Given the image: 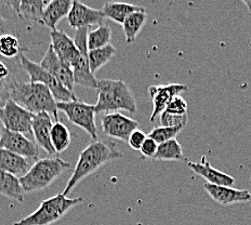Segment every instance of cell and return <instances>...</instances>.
Segmentation results:
<instances>
[{
  "instance_id": "5",
  "label": "cell",
  "mask_w": 251,
  "mask_h": 225,
  "mask_svg": "<svg viewBox=\"0 0 251 225\" xmlns=\"http://www.w3.org/2000/svg\"><path fill=\"white\" fill-rule=\"evenodd\" d=\"M82 201V197L71 198L57 194L44 200L33 213L14 222L13 225H50L59 221L73 207Z\"/></svg>"
},
{
  "instance_id": "3",
  "label": "cell",
  "mask_w": 251,
  "mask_h": 225,
  "mask_svg": "<svg viewBox=\"0 0 251 225\" xmlns=\"http://www.w3.org/2000/svg\"><path fill=\"white\" fill-rule=\"evenodd\" d=\"M98 102L94 105L96 114L127 111L137 113V102L130 87L123 80H98Z\"/></svg>"
},
{
  "instance_id": "8",
  "label": "cell",
  "mask_w": 251,
  "mask_h": 225,
  "mask_svg": "<svg viewBox=\"0 0 251 225\" xmlns=\"http://www.w3.org/2000/svg\"><path fill=\"white\" fill-rule=\"evenodd\" d=\"M57 109L64 113L72 124L85 130L90 135L91 139L97 141L98 130L96 125V109H94V105L77 100L57 103Z\"/></svg>"
},
{
  "instance_id": "17",
  "label": "cell",
  "mask_w": 251,
  "mask_h": 225,
  "mask_svg": "<svg viewBox=\"0 0 251 225\" xmlns=\"http://www.w3.org/2000/svg\"><path fill=\"white\" fill-rule=\"evenodd\" d=\"M203 188L214 201L222 206L227 207L251 200V194L247 190H237L232 186H220L209 183H206Z\"/></svg>"
},
{
  "instance_id": "21",
  "label": "cell",
  "mask_w": 251,
  "mask_h": 225,
  "mask_svg": "<svg viewBox=\"0 0 251 225\" xmlns=\"http://www.w3.org/2000/svg\"><path fill=\"white\" fill-rule=\"evenodd\" d=\"M73 1L71 0H52L46 7L43 17V25L52 30H56L57 23L69 15Z\"/></svg>"
},
{
  "instance_id": "14",
  "label": "cell",
  "mask_w": 251,
  "mask_h": 225,
  "mask_svg": "<svg viewBox=\"0 0 251 225\" xmlns=\"http://www.w3.org/2000/svg\"><path fill=\"white\" fill-rule=\"evenodd\" d=\"M105 19L106 18L102 10L88 7L87 4L78 1V0L73 1L71 11L67 15V21H69L70 26L76 30L90 27L91 25L94 24L102 25Z\"/></svg>"
},
{
  "instance_id": "24",
  "label": "cell",
  "mask_w": 251,
  "mask_h": 225,
  "mask_svg": "<svg viewBox=\"0 0 251 225\" xmlns=\"http://www.w3.org/2000/svg\"><path fill=\"white\" fill-rule=\"evenodd\" d=\"M148 20L146 11H139L130 14L123 23V30L126 36L127 44H133L137 39L140 31L142 30L143 26Z\"/></svg>"
},
{
  "instance_id": "9",
  "label": "cell",
  "mask_w": 251,
  "mask_h": 225,
  "mask_svg": "<svg viewBox=\"0 0 251 225\" xmlns=\"http://www.w3.org/2000/svg\"><path fill=\"white\" fill-rule=\"evenodd\" d=\"M88 34L89 27L77 29L74 37V43L77 49L81 52V59L73 69L74 80L76 85L86 88L97 89L98 80L90 70L89 64V49H88Z\"/></svg>"
},
{
  "instance_id": "26",
  "label": "cell",
  "mask_w": 251,
  "mask_h": 225,
  "mask_svg": "<svg viewBox=\"0 0 251 225\" xmlns=\"http://www.w3.org/2000/svg\"><path fill=\"white\" fill-rule=\"evenodd\" d=\"M116 48L111 44L102 47V48L89 51V64H90L92 74L98 72L104 65H106L116 54Z\"/></svg>"
},
{
  "instance_id": "30",
  "label": "cell",
  "mask_w": 251,
  "mask_h": 225,
  "mask_svg": "<svg viewBox=\"0 0 251 225\" xmlns=\"http://www.w3.org/2000/svg\"><path fill=\"white\" fill-rule=\"evenodd\" d=\"M112 38V29L107 24H102L97 29L88 34V49L94 50L109 45Z\"/></svg>"
},
{
  "instance_id": "33",
  "label": "cell",
  "mask_w": 251,
  "mask_h": 225,
  "mask_svg": "<svg viewBox=\"0 0 251 225\" xmlns=\"http://www.w3.org/2000/svg\"><path fill=\"white\" fill-rule=\"evenodd\" d=\"M187 108L188 105L184 99L181 96H176L172 99V101L169 103V105L167 106L165 112L172 115H186Z\"/></svg>"
},
{
  "instance_id": "22",
  "label": "cell",
  "mask_w": 251,
  "mask_h": 225,
  "mask_svg": "<svg viewBox=\"0 0 251 225\" xmlns=\"http://www.w3.org/2000/svg\"><path fill=\"white\" fill-rule=\"evenodd\" d=\"M49 3V0H35V1L24 0V1H21L19 17L27 23L43 25L44 11Z\"/></svg>"
},
{
  "instance_id": "16",
  "label": "cell",
  "mask_w": 251,
  "mask_h": 225,
  "mask_svg": "<svg viewBox=\"0 0 251 225\" xmlns=\"http://www.w3.org/2000/svg\"><path fill=\"white\" fill-rule=\"evenodd\" d=\"M187 88L186 85H180V83L151 86L149 88V93L153 101V113L151 116V122H155L156 117L166 111L172 99L179 96L181 92L186 91Z\"/></svg>"
},
{
  "instance_id": "27",
  "label": "cell",
  "mask_w": 251,
  "mask_h": 225,
  "mask_svg": "<svg viewBox=\"0 0 251 225\" xmlns=\"http://www.w3.org/2000/svg\"><path fill=\"white\" fill-rule=\"evenodd\" d=\"M25 52L22 41L15 35H4L0 38V56L8 60L18 59Z\"/></svg>"
},
{
  "instance_id": "35",
  "label": "cell",
  "mask_w": 251,
  "mask_h": 225,
  "mask_svg": "<svg viewBox=\"0 0 251 225\" xmlns=\"http://www.w3.org/2000/svg\"><path fill=\"white\" fill-rule=\"evenodd\" d=\"M158 145L156 143V141H154L153 139L151 138H146L145 142L143 143L142 148H141L140 151L141 154L143 155V157H145V158H154V156L156 155L157 153V150H158Z\"/></svg>"
},
{
  "instance_id": "18",
  "label": "cell",
  "mask_w": 251,
  "mask_h": 225,
  "mask_svg": "<svg viewBox=\"0 0 251 225\" xmlns=\"http://www.w3.org/2000/svg\"><path fill=\"white\" fill-rule=\"evenodd\" d=\"M53 124L50 114L40 113L35 115L31 125V133L34 135L36 144L51 156L56 155V151L51 143V130Z\"/></svg>"
},
{
  "instance_id": "28",
  "label": "cell",
  "mask_w": 251,
  "mask_h": 225,
  "mask_svg": "<svg viewBox=\"0 0 251 225\" xmlns=\"http://www.w3.org/2000/svg\"><path fill=\"white\" fill-rule=\"evenodd\" d=\"M183 158H184V155H183L182 145L176 139H172L158 145V150H157V153L153 159L171 161L182 160Z\"/></svg>"
},
{
  "instance_id": "31",
  "label": "cell",
  "mask_w": 251,
  "mask_h": 225,
  "mask_svg": "<svg viewBox=\"0 0 251 225\" xmlns=\"http://www.w3.org/2000/svg\"><path fill=\"white\" fill-rule=\"evenodd\" d=\"M182 128H168V127H155L148 134V137L156 141L157 144L165 143L167 141L176 139V135L182 131Z\"/></svg>"
},
{
  "instance_id": "19",
  "label": "cell",
  "mask_w": 251,
  "mask_h": 225,
  "mask_svg": "<svg viewBox=\"0 0 251 225\" xmlns=\"http://www.w3.org/2000/svg\"><path fill=\"white\" fill-rule=\"evenodd\" d=\"M187 167L194 174L203 177L209 184L220 186H233L235 183L234 177L218 169H214L211 164L206 159L205 156L202 157L201 161H198V163H195V161L187 163Z\"/></svg>"
},
{
  "instance_id": "4",
  "label": "cell",
  "mask_w": 251,
  "mask_h": 225,
  "mask_svg": "<svg viewBox=\"0 0 251 225\" xmlns=\"http://www.w3.org/2000/svg\"><path fill=\"white\" fill-rule=\"evenodd\" d=\"M69 168L70 164L59 157L40 159L30 167L27 174L20 177V184L24 193L45 190Z\"/></svg>"
},
{
  "instance_id": "2",
  "label": "cell",
  "mask_w": 251,
  "mask_h": 225,
  "mask_svg": "<svg viewBox=\"0 0 251 225\" xmlns=\"http://www.w3.org/2000/svg\"><path fill=\"white\" fill-rule=\"evenodd\" d=\"M10 100L33 114L48 113L54 122H59V109L53 94L43 83L14 82L10 91Z\"/></svg>"
},
{
  "instance_id": "37",
  "label": "cell",
  "mask_w": 251,
  "mask_h": 225,
  "mask_svg": "<svg viewBox=\"0 0 251 225\" xmlns=\"http://www.w3.org/2000/svg\"><path fill=\"white\" fill-rule=\"evenodd\" d=\"M250 180H251V176H250Z\"/></svg>"
},
{
  "instance_id": "36",
  "label": "cell",
  "mask_w": 251,
  "mask_h": 225,
  "mask_svg": "<svg viewBox=\"0 0 251 225\" xmlns=\"http://www.w3.org/2000/svg\"><path fill=\"white\" fill-rule=\"evenodd\" d=\"M245 4H246V6H247L248 7V9L250 10V11H251V1H246V0H244V1H243Z\"/></svg>"
},
{
  "instance_id": "32",
  "label": "cell",
  "mask_w": 251,
  "mask_h": 225,
  "mask_svg": "<svg viewBox=\"0 0 251 225\" xmlns=\"http://www.w3.org/2000/svg\"><path fill=\"white\" fill-rule=\"evenodd\" d=\"M187 114L186 115H172L167 112H163L160 114V124L161 127L168 128H182L187 124Z\"/></svg>"
},
{
  "instance_id": "29",
  "label": "cell",
  "mask_w": 251,
  "mask_h": 225,
  "mask_svg": "<svg viewBox=\"0 0 251 225\" xmlns=\"http://www.w3.org/2000/svg\"><path fill=\"white\" fill-rule=\"evenodd\" d=\"M51 143L56 151V154H60L64 151L71 143V132L66 125L59 122L53 124V127L51 130Z\"/></svg>"
},
{
  "instance_id": "12",
  "label": "cell",
  "mask_w": 251,
  "mask_h": 225,
  "mask_svg": "<svg viewBox=\"0 0 251 225\" xmlns=\"http://www.w3.org/2000/svg\"><path fill=\"white\" fill-rule=\"evenodd\" d=\"M0 148L6 149L24 158L37 159L39 155L38 145L35 142L22 133L10 131L4 128L0 132Z\"/></svg>"
},
{
  "instance_id": "10",
  "label": "cell",
  "mask_w": 251,
  "mask_h": 225,
  "mask_svg": "<svg viewBox=\"0 0 251 225\" xmlns=\"http://www.w3.org/2000/svg\"><path fill=\"white\" fill-rule=\"evenodd\" d=\"M35 114L26 111L19 104L9 100L0 107V122L3 128L18 133H30Z\"/></svg>"
},
{
  "instance_id": "7",
  "label": "cell",
  "mask_w": 251,
  "mask_h": 225,
  "mask_svg": "<svg viewBox=\"0 0 251 225\" xmlns=\"http://www.w3.org/2000/svg\"><path fill=\"white\" fill-rule=\"evenodd\" d=\"M19 60L21 67L28 74L30 82L43 83L47 88H49L57 103L79 100L76 94H73L67 90L53 75L46 71L40 64L29 60L24 53L20 54Z\"/></svg>"
},
{
  "instance_id": "15",
  "label": "cell",
  "mask_w": 251,
  "mask_h": 225,
  "mask_svg": "<svg viewBox=\"0 0 251 225\" xmlns=\"http://www.w3.org/2000/svg\"><path fill=\"white\" fill-rule=\"evenodd\" d=\"M51 45L59 59L70 66L72 71L81 59V52L77 49L74 40L63 30L50 31Z\"/></svg>"
},
{
  "instance_id": "23",
  "label": "cell",
  "mask_w": 251,
  "mask_h": 225,
  "mask_svg": "<svg viewBox=\"0 0 251 225\" xmlns=\"http://www.w3.org/2000/svg\"><path fill=\"white\" fill-rule=\"evenodd\" d=\"M102 11L105 15V18L113 20L114 22L122 24L125 22L130 14L139 11H145L143 7L134 6L130 3H123V2H107L104 4Z\"/></svg>"
},
{
  "instance_id": "6",
  "label": "cell",
  "mask_w": 251,
  "mask_h": 225,
  "mask_svg": "<svg viewBox=\"0 0 251 225\" xmlns=\"http://www.w3.org/2000/svg\"><path fill=\"white\" fill-rule=\"evenodd\" d=\"M9 34L18 36L22 41L25 52L29 51L36 44L41 43L35 24L27 23L19 18L7 1H0V38Z\"/></svg>"
},
{
  "instance_id": "20",
  "label": "cell",
  "mask_w": 251,
  "mask_h": 225,
  "mask_svg": "<svg viewBox=\"0 0 251 225\" xmlns=\"http://www.w3.org/2000/svg\"><path fill=\"white\" fill-rule=\"evenodd\" d=\"M30 169L27 158L0 148V170L14 176H23Z\"/></svg>"
},
{
  "instance_id": "1",
  "label": "cell",
  "mask_w": 251,
  "mask_h": 225,
  "mask_svg": "<svg viewBox=\"0 0 251 225\" xmlns=\"http://www.w3.org/2000/svg\"><path fill=\"white\" fill-rule=\"evenodd\" d=\"M123 153L103 141H93L81 151L77 165L62 194L67 196L77 184L108 161L122 158Z\"/></svg>"
},
{
  "instance_id": "34",
  "label": "cell",
  "mask_w": 251,
  "mask_h": 225,
  "mask_svg": "<svg viewBox=\"0 0 251 225\" xmlns=\"http://www.w3.org/2000/svg\"><path fill=\"white\" fill-rule=\"evenodd\" d=\"M146 138H148V135H146L142 130H134V131L130 135V138L128 140V144L130 145V148L135 150H140L141 148H142L143 143L145 142Z\"/></svg>"
},
{
  "instance_id": "11",
  "label": "cell",
  "mask_w": 251,
  "mask_h": 225,
  "mask_svg": "<svg viewBox=\"0 0 251 225\" xmlns=\"http://www.w3.org/2000/svg\"><path fill=\"white\" fill-rule=\"evenodd\" d=\"M101 120L103 132L107 137L124 142H128L131 133L139 128V122L118 112L104 114Z\"/></svg>"
},
{
  "instance_id": "25",
  "label": "cell",
  "mask_w": 251,
  "mask_h": 225,
  "mask_svg": "<svg viewBox=\"0 0 251 225\" xmlns=\"http://www.w3.org/2000/svg\"><path fill=\"white\" fill-rule=\"evenodd\" d=\"M0 194L23 201L24 191L20 184L19 177L0 170Z\"/></svg>"
},
{
  "instance_id": "13",
  "label": "cell",
  "mask_w": 251,
  "mask_h": 225,
  "mask_svg": "<svg viewBox=\"0 0 251 225\" xmlns=\"http://www.w3.org/2000/svg\"><path fill=\"white\" fill-rule=\"evenodd\" d=\"M40 65L44 67L46 71H48L50 74L53 75L57 80H59L67 90L73 94H76L74 91L75 80L74 74L70 66H67L65 63H63L59 56L54 52L53 47L50 44L46 50V53L41 60Z\"/></svg>"
}]
</instances>
